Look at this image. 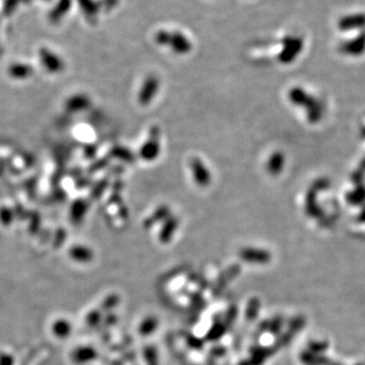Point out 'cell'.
Segmentation results:
<instances>
[{
  "label": "cell",
  "mask_w": 365,
  "mask_h": 365,
  "mask_svg": "<svg viewBox=\"0 0 365 365\" xmlns=\"http://www.w3.org/2000/svg\"><path fill=\"white\" fill-rule=\"evenodd\" d=\"M154 40L157 45L168 47L174 53L179 55L188 54L192 50L191 41L181 32L161 30L156 33Z\"/></svg>",
  "instance_id": "1"
},
{
  "label": "cell",
  "mask_w": 365,
  "mask_h": 365,
  "mask_svg": "<svg viewBox=\"0 0 365 365\" xmlns=\"http://www.w3.org/2000/svg\"><path fill=\"white\" fill-rule=\"evenodd\" d=\"M191 172L195 182L200 186H206L210 183V173L205 164L199 159L194 158L191 161Z\"/></svg>",
  "instance_id": "3"
},
{
  "label": "cell",
  "mask_w": 365,
  "mask_h": 365,
  "mask_svg": "<svg viewBox=\"0 0 365 365\" xmlns=\"http://www.w3.org/2000/svg\"><path fill=\"white\" fill-rule=\"evenodd\" d=\"M159 88V80L155 76H148L144 80L139 92V102L141 105L149 104L156 95Z\"/></svg>",
  "instance_id": "2"
},
{
  "label": "cell",
  "mask_w": 365,
  "mask_h": 365,
  "mask_svg": "<svg viewBox=\"0 0 365 365\" xmlns=\"http://www.w3.org/2000/svg\"><path fill=\"white\" fill-rule=\"evenodd\" d=\"M80 9L84 13V15L91 19L96 17L101 9V3L96 0H77Z\"/></svg>",
  "instance_id": "6"
},
{
  "label": "cell",
  "mask_w": 365,
  "mask_h": 365,
  "mask_svg": "<svg viewBox=\"0 0 365 365\" xmlns=\"http://www.w3.org/2000/svg\"><path fill=\"white\" fill-rule=\"evenodd\" d=\"M29 72H30V68L22 64H17L11 67V74H13L15 77H19V76L26 77Z\"/></svg>",
  "instance_id": "10"
},
{
  "label": "cell",
  "mask_w": 365,
  "mask_h": 365,
  "mask_svg": "<svg viewBox=\"0 0 365 365\" xmlns=\"http://www.w3.org/2000/svg\"><path fill=\"white\" fill-rule=\"evenodd\" d=\"M72 0H59L50 13V18L53 21L60 20L70 9Z\"/></svg>",
  "instance_id": "8"
},
{
  "label": "cell",
  "mask_w": 365,
  "mask_h": 365,
  "mask_svg": "<svg viewBox=\"0 0 365 365\" xmlns=\"http://www.w3.org/2000/svg\"><path fill=\"white\" fill-rule=\"evenodd\" d=\"M20 1L21 0H5L3 5V12L6 14L12 13Z\"/></svg>",
  "instance_id": "11"
},
{
  "label": "cell",
  "mask_w": 365,
  "mask_h": 365,
  "mask_svg": "<svg viewBox=\"0 0 365 365\" xmlns=\"http://www.w3.org/2000/svg\"><path fill=\"white\" fill-rule=\"evenodd\" d=\"M283 161H284V158L281 153H279V152L274 153L271 156V158L269 159V162L267 165L269 173H271L272 175L279 174L283 167Z\"/></svg>",
  "instance_id": "9"
},
{
  "label": "cell",
  "mask_w": 365,
  "mask_h": 365,
  "mask_svg": "<svg viewBox=\"0 0 365 365\" xmlns=\"http://www.w3.org/2000/svg\"><path fill=\"white\" fill-rule=\"evenodd\" d=\"M300 41L294 38H287L284 42V50L280 54V59L283 62H288L292 60L295 54L299 51Z\"/></svg>",
  "instance_id": "5"
},
{
  "label": "cell",
  "mask_w": 365,
  "mask_h": 365,
  "mask_svg": "<svg viewBox=\"0 0 365 365\" xmlns=\"http://www.w3.org/2000/svg\"><path fill=\"white\" fill-rule=\"evenodd\" d=\"M158 152H159L158 141H157L156 137H154V138L151 137V139L149 141H147L143 147L141 148L140 155L145 160H152V159L156 158V156L158 155Z\"/></svg>",
  "instance_id": "7"
},
{
  "label": "cell",
  "mask_w": 365,
  "mask_h": 365,
  "mask_svg": "<svg viewBox=\"0 0 365 365\" xmlns=\"http://www.w3.org/2000/svg\"><path fill=\"white\" fill-rule=\"evenodd\" d=\"M40 59L42 60L44 66L50 71H58L62 68V62L58 56L48 50L43 49L40 51Z\"/></svg>",
  "instance_id": "4"
}]
</instances>
